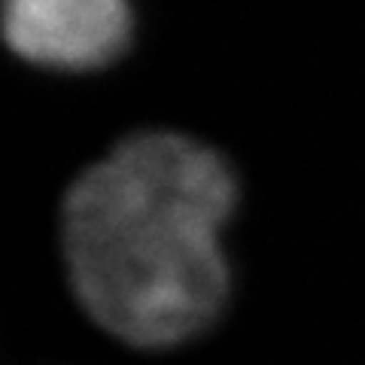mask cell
I'll list each match as a JSON object with an SVG mask.
<instances>
[{"mask_svg": "<svg viewBox=\"0 0 365 365\" xmlns=\"http://www.w3.org/2000/svg\"><path fill=\"white\" fill-rule=\"evenodd\" d=\"M235 177L207 146L155 131L119 143L64 198L73 292L110 335L170 347L207 329L228 292L220 232Z\"/></svg>", "mask_w": 365, "mask_h": 365, "instance_id": "6da1fadb", "label": "cell"}, {"mask_svg": "<svg viewBox=\"0 0 365 365\" xmlns=\"http://www.w3.org/2000/svg\"><path fill=\"white\" fill-rule=\"evenodd\" d=\"M128 31L125 0H4L6 43L43 67H101L125 49Z\"/></svg>", "mask_w": 365, "mask_h": 365, "instance_id": "7a4b0ae2", "label": "cell"}]
</instances>
